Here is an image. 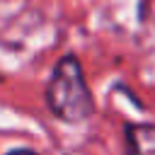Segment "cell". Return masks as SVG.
<instances>
[{"mask_svg":"<svg viewBox=\"0 0 155 155\" xmlns=\"http://www.w3.org/2000/svg\"><path fill=\"white\" fill-rule=\"evenodd\" d=\"M5 155H39V153L31 150V148H12V150H7Z\"/></svg>","mask_w":155,"mask_h":155,"instance_id":"3957f363","label":"cell"},{"mask_svg":"<svg viewBox=\"0 0 155 155\" xmlns=\"http://www.w3.org/2000/svg\"><path fill=\"white\" fill-rule=\"evenodd\" d=\"M126 155H155V124H124Z\"/></svg>","mask_w":155,"mask_h":155,"instance_id":"7a4b0ae2","label":"cell"},{"mask_svg":"<svg viewBox=\"0 0 155 155\" xmlns=\"http://www.w3.org/2000/svg\"><path fill=\"white\" fill-rule=\"evenodd\" d=\"M44 99L51 114L65 124H82L94 114V97L75 53H63L56 61L44 90Z\"/></svg>","mask_w":155,"mask_h":155,"instance_id":"6da1fadb","label":"cell"}]
</instances>
